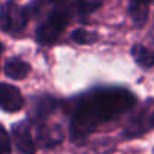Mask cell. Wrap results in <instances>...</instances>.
<instances>
[{
    "label": "cell",
    "mask_w": 154,
    "mask_h": 154,
    "mask_svg": "<svg viewBox=\"0 0 154 154\" xmlns=\"http://www.w3.org/2000/svg\"><path fill=\"white\" fill-rule=\"evenodd\" d=\"M134 104V95L122 88H101L83 95L71 118L72 140L82 142L100 124L128 112Z\"/></svg>",
    "instance_id": "obj_1"
},
{
    "label": "cell",
    "mask_w": 154,
    "mask_h": 154,
    "mask_svg": "<svg viewBox=\"0 0 154 154\" xmlns=\"http://www.w3.org/2000/svg\"><path fill=\"white\" fill-rule=\"evenodd\" d=\"M69 14L68 9L59 3L51 14L48 15V18L36 29V39L41 44H51L57 39V36L62 33V30L65 29L66 23H68Z\"/></svg>",
    "instance_id": "obj_2"
},
{
    "label": "cell",
    "mask_w": 154,
    "mask_h": 154,
    "mask_svg": "<svg viewBox=\"0 0 154 154\" xmlns=\"http://www.w3.org/2000/svg\"><path fill=\"white\" fill-rule=\"evenodd\" d=\"M27 20L29 12L17 3H6L0 11V27L9 33H18L24 30Z\"/></svg>",
    "instance_id": "obj_3"
},
{
    "label": "cell",
    "mask_w": 154,
    "mask_h": 154,
    "mask_svg": "<svg viewBox=\"0 0 154 154\" xmlns=\"http://www.w3.org/2000/svg\"><path fill=\"white\" fill-rule=\"evenodd\" d=\"M12 139L17 149L21 154H35L36 145L30 133V127L27 122H18L12 127Z\"/></svg>",
    "instance_id": "obj_4"
},
{
    "label": "cell",
    "mask_w": 154,
    "mask_h": 154,
    "mask_svg": "<svg viewBox=\"0 0 154 154\" xmlns=\"http://www.w3.org/2000/svg\"><path fill=\"white\" fill-rule=\"evenodd\" d=\"M24 104L18 88L9 83H0V107L6 112H18Z\"/></svg>",
    "instance_id": "obj_5"
},
{
    "label": "cell",
    "mask_w": 154,
    "mask_h": 154,
    "mask_svg": "<svg viewBox=\"0 0 154 154\" xmlns=\"http://www.w3.org/2000/svg\"><path fill=\"white\" fill-rule=\"evenodd\" d=\"M62 139H63V133H62V128H59L57 125H39L38 127L36 142L39 146L42 148L54 146L60 143Z\"/></svg>",
    "instance_id": "obj_6"
},
{
    "label": "cell",
    "mask_w": 154,
    "mask_h": 154,
    "mask_svg": "<svg viewBox=\"0 0 154 154\" xmlns=\"http://www.w3.org/2000/svg\"><path fill=\"white\" fill-rule=\"evenodd\" d=\"M56 107H57V101L53 97H44L33 104L30 116L35 122H44L48 118V115L54 112Z\"/></svg>",
    "instance_id": "obj_7"
},
{
    "label": "cell",
    "mask_w": 154,
    "mask_h": 154,
    "mask_svg": "<svg viewBox=\"0 0 154 154\" xmlns=\"http://www.w3.org/2000/svg\"><path fill=\"white\" fill-rule=\"evenodd\" d=\"M29 71H30L29 63H26L20 57H12L5 63V74L14 80H21L24 77H27Z\"/></svg>",
    "instance_id": "obj_8"
},
{
    "label": "cell",
    "mask_w": 154,
    "mask_h": 154,
    "mask_svg": "<svg viewBox=\"0 0 154 154\" xmlns=\"http://www.w3.org/2000/svg\"><path fill=\"white\" fill-rule=\"evenodd\" d=\"M131 56L142 68H151L154 65V53L142 44H136L131 48Z\"/></svg>",
    "instance_id": "obj_9"
},
{
    "label": "cell",
    "mask_w": 154,
    "mask_h": 154,
    "mask_svg": "<svg viewBox=\"0 0 154 154\" xmlns=\"http://www.w3.org/2000/svg\"><path fill=\"white\" fill-rule=\"evenodd\" d=\"M130 15H131L136 26H142L146 21V17H148V5L131 3L130 5Z\"/></svg>",
    "instance_id": "obj_10"
},
{
    "label": "cell",
    "mask_w": 154,
    "mask_h": 154,
    "mask_svg": "<svg viewBox=\"0 0 154 154\" xmlns=\"http://www.w3.org/2000/svg\"><path fill=\"white\" fill-rule=\"evenodd\" d=\"M101 6V0H75V9L80 14H91Z\"/></svg>",
    "instance_id": "obj_11"
},
{
    "label": "cell",
    "mask_w": 154,
    "mask_h": 154,
    "mask_svg": "<svg viewBox=\"0 0 154 154\" xmlns=\"http://www.w3.org/2000/svg\"><path fill=\"white\" fill-rule=\"evenodd\" d=\"M71 38H72V41L77 42V44H89V42L95 41L97 35H95V33H91V32H88V30H85V29H75V30L72 32Z\"/></svg>",
    "instance_id": "obj_12"
},
{
    "label": "cell",
    "mask_w": 154,
    "mask_h": 154,
    "mask_svg": "<svg viewBox=\"0 0 154 154\" xmlns=\"http://www.w3.org/2000/svg\"><path fill=\"white\" fill-rule=\"evenodd\" d=\"M11 152V139L5 127L0 124V154H8Z\"/></svg>",
    "instance_id": "obj_13"
},
{
    "label": "cell",
    "mask_w": 154,
    "mask_h": 154,
    "mask_svg": "<svg viewBox=\"0 0 154 154\" xmlns=\"http://www.w3.org/2000/svg\"><path fill=\"white\" fill-rule=\"evenodd\" d=\"M152 0H131V3H140V5H148Z\"/></svg>",
    "instance_id": "obj_14"
},
{
    "label": "cell",
    "mask_w": 154,
    "mask_h": 154,
    "mask_svg": "<svg viewBox=\"0 0 154 154\" xmlns=\"http://www.w3.org/2000/svg\"><path fill=\"white\" fill-rule=\"evenodd\" d=\"M148 124H149V127H154V112L149 115V118H148Z\"/></svg>",
    "instance_id": "obj_15"
},
{
    "label": "cell",
    "mask_w": 154,
    "mask_h": 154,
    "mask_svg": "<svg viewBox=\"0 0 154 154\" xmlns=\"http://www.w3.org/2000/svg\"><path fill=\"white\" fill-rule=\"evenodd\" d=\"M0 51H2V48H0Z\"/></svg>",
    "instance_id": "obj_16"
},
{
    "label": "cell",
    "mask_w": 154,
    "mask_h": 154,
    "mask_svg": "<svg viewBox=\"0 0 154 154\" xmlns=\"http://www.w3.org/2000/svg\"><path fill=\"white\" fill-rule=\"evenodd\" d=\"M0 48H2V45H0Z\"/></svg>",
    "instance_id": "obj_17"
}]
</instances>
